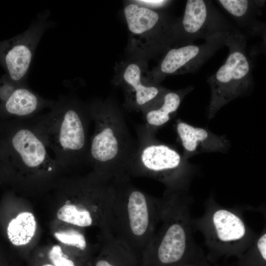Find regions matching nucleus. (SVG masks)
<instances>
[{
	"mask_svg": "<svg viewBox=\"0 0 266 266\" xmlns=\"http://www.w3.org/2000/svg\"><path fill=\"white\" fill-rule=\"evenodd\" d=\"M3 181H4V178H3L2 173V172H1V170H0V183H1Z\"/></svg>",
	"mask_w": 266,
	"mask_h": 266,
	"instance_id": "cd10ccee",
	"label": "nucleus"
},
{
	"mask_svg": "<svg viewBox=\"0 0 266 266\" xmlns=\"http://www.w3.org/2000/svg\"><path fill=\"white\" fill-rule=\"evenodd\" d=\"M34 251L54 266H79L58 244L36 247Z\"/></svg>",
	"mask_w": 266,
	"mask_h": 266,
	"instance_id": "5701e85b",
	"label": "nucleus"
},
{
	"mask_svg": "<svg viewBox=\"0 0 266 266\" xmlns=\"http://www.w3.org/2000/svg\"><path fill=\"white\" fill-rule=\"evenodd\" d=\"M233 266H266V226Z\"/></svg>",
	"mask_w": 266,
	"mask_h": 266,
	"instance_id": "412c9836",
	"label": "nucleus"
},
{
	"mask_svg": "<svg viewBox=\"0 0 266 266\" xmlns=\"http://www.w3.org/2000/svg\"><path fill=\"white\" fill-rule=\"evenodd\" d=\"M95 124L89 142L87 164L99 175L111 180L128 176L137 147L126 120L118 112L98 105L88 108Z\"/></svg>",
	"mask_w": 266,
	"mask_h": 266,
	"instance_id": "423d86ee",
	"label": "nucleus"
},
{
	"mask_svg": "<svg viewBox=\"0 0 266 266\" xmlns=\"http://www.w3.org/2000/svg\"><path fill=\"white\" fill-rule=\"evenodd\" d=\"M6 197L10 209L5 225V233L12 245L27 261L37 247L40 229L30 203L13 192Z\"/></svg>",
	"mask_w": 266,
	"mask_h": 266,
	"instance_id": "9b49d317",
	"label": "nucleus"
},
{
	"mask_svg": "<svg viewBox=\"0 0 266 266\" xmlns=\"http://www.w3.org/2000/svg\"><path fill=\"white\" fill-rule=\"evenodd\" d=\"M160 218L140 266H187L209 262L193 235L187 192L166 191Z\"/></svg>",
	"mask_w": 266,
	"mask_h": 266,
	"instance_id": "f03ea898",
	"label": "nucleus"
},
{
	"mask_svg": "<svg viewBox=\"0 0 266 266\" xmlns=\"http://www.w3.org/2000/svg\"><path fill=\"white\" fill-rule=\"evenodd\" d=\"M54 102L41 97L27 85H18L0 108V119H30Z\"/></svg>",
	"mask_w": 266,
	"mask_h": 266,
	"instance_id": "2eb2a0df",
	"label": "nucleus"
},
{
	"mask_svg": "<svg viewBox=\"0 0 266 266\" xmlns=\"http://www.w3.org/2000/svg\"><path fill=\"white\" fill-rule=\"evenodd\" d=\"M184 95L175 92L165 94L161 106L146 112L145 125L155 131L166 124L170 120L171 114L179 108Z\"/></svg>",
	"mask_w": 266,
	"mask_h": 266,
	"instance_id": "6ab92c4d",
	"label": "nucleus"
},
{
	"mask_svg": "<svg viewBox=\"0 0 266 266\" xmlns=\"http://www.w3.org/2000/svg\"><path fill=\"white\" fill-rule=\"evenodd\" d=\"M124 79L134 91L135 102L138 105H143L153 100L160 93L158 88L145 86L141 83L140 69L136 64H130L127 67L124 73Z\"/></svg>",
	"mask_w": 266,
	"mask_h": 266,
	"instance_id": "aec40b11",
	"label": "nucleus"
},
{
	"mask_svg": "<svg viewBox=\"0 0 266 266\" xmlns=\"http://www.w3.org/2000/svg\"><path fill=\"white\" fill-rule=\"evenodd\" d=\"M98 253L86 266H139L135 255L112 233L99 235Z\"/></svg>",
	"mask_w": 266,
	"mask_h": 266,
	"instance_id": "dca6fc26",
	"label": "nucleus"
},
{
	"mask_svg": "<svg viewBox=\"0 0 266 266\" xmlns=\"http://www.w3.org/2000/svg\"><path fill=\"white\" fill-rule=\"evenodd\" d=\"M0 168L4 181L31 196L52 191L66 172L28 120L20 119H0Z\"/></svg>",
	"mask_w": 266,
	"mask_h": 266,
	"instance_id": "f257e3e1",
	"label": "nucleus"
},
{
	"mask_svg": "<svg viewBox=\"0 0 266 266\" xmlns=\"http://www.w3.org/2000/svg\"><path fill=\"white\" fill-rule=\"evenodd\" d=\"M187 266H227L221 265L217 264H211L209 263V262H208L206 263H204V264H200V265H189Z\"/></svg>",
	"mask_w": 266,
	"mask_h": 266,
	"instance_id": "bb28decb",
	"label": "nucleus"
},
{
	"mask_svg": "<svg viewBox=\"0 0 266 266\" xmlns=\"http://www.w3.org/2000/svg\"><path fill=\"white\" fill-rule=\"evenodd\" d=\"M111 181L93 171L84 176L63 178L52 190L53 220L84 230L96 227L100 233L113 234Z\"/></svg>",
	"mask_w": 266,
	"mask_h": 266,
	"instance_id": "20e7f679",
	"label": "nucleus"
},
{
	"mask_svg": "<svg viewBox=\"0 0 266 266\" xmlns=\"http://www.w3.org/2000/svg\"><path fill=\"white\" fill-rule=\"evenodd\" d=\"M176 129L182 146L188 155L203 151H220L226 146L224 139L203 128L179 121Z\"/></svg>",
	"mask_w": 266,
	"mask_h": 266,
	"instance_id": "f3484780",
	"label": "nucleus"
},
{
	"mask_svg": "<svg viewBox=\"0 0 266 266\" xmlns=\"http://www.w3.org/2000/svg\"><path fill=\"white\" fill-rule=\"evenodd\" d=\"M48 10L39 12L28 29L9 39L0 41V65L14 82L26 81L36 47L44 32L53 26Z\"/></svg>",
	"mask_w": 266,
	"mask_h": 266,
	"instance_id": "9d476101",
	"label": "nucleus"
},
{
	"mask_svg": "<svg viewBox=\"0 0 266 266\" xmlns=\"http://www.w3.org/2000/svg\"><path fill=\"white\" fill-rule=\"evenodd\" d=\"M217 1L233 18L242 23L248 22L254 11L261 6L260 1L219 0Z\"/></svg>",
	"mask_w": 266,
	"mask_h": 266,
	"instance_id": "4be33fe9",
	"label": "nucleus"
},
{
	"mask_svg": "<svg viewBox=\"0 0 266 266\" xmlns=\"http://www.w3.org/2000/svg\"><path fill=\"white\" fill-rule=\"evenodd\" d=\"M27 262L29 266H54L34 250L31 254Z\"/></svg>",
	"mask_w": 266,
	"mask_h": 266,
	"instance_id": "393cba45",
	"label": "nucleus"
},
{
	"mask_svg": "<svg viewBox=\"0 0 266 266\" xmlns=\"http://www.w3.org/2000/svg\"><path fill=\"white\" fill-rule=\"evenodd\" d=\"M203 205V215L192 219V225L203 235L208 250L207 259L213 262L222 257L238 258L257 235L245 222L243 210L238 207H224L213 196Z\"/></svg>",
	"mask_w": 266,
	"mask_h": 266,
	"instance_id": "0eeeda50",
	"label": "nucleus"
},
{
	"mask_svg": "<svg viewBox=\"0 0 266 266\" xmlns=\"http://www.w3.org/2000/svg\"><path fill=\"white\" fill-rule=\"evenodd\" d=\"M113 235L140 262L160 220L162 199L154 198L132 184L130 177L111 179Z\"/></svg>",
	"mask_w": 266,
	"mask_h": 266,
	"instance_id": "39448f33",
	"label": "nucleus"
},
{
	"mask_svg": "<svg viewBox=\"0 0 266 266\" xmlns=\"http://www.w3.org/2000/svg\"><path fill=\"white\" fill-rule=\"evenodd\" d=\"M137 147L127 175L144 176L162 183L170 192H186L192 171L175 149L159 142L155 131L146 125L137 127Z\"/></svg>",
	"mask_w": 266,
	"mask_h": 266,
	"instance_id": "6e6552de",
	"label": "nucleus"
},
{
	"mask_svg": "<svg viewBox=\"0 0 266 266\" xmlns=\"http://www.w3.org/2000/svg\"><path fill=\"white\" fill-rule=\"evenodd\" d=\"M27 119L66 172L87 164L88 133L92 121L88 108L61 96L48 112Z\"/></svg>",
	"mask_w": 266,
	"mask_h": 266,
	"instance_id": "7ed1b4c3",
	"label": "nucleus"
},
{
	"mask_svg": "<svg viewBox=\"0 0 266 266\" xmlns=\"http://www.w3.org/2000/svg\"><path fill=\"white\" fill-rule=\"evenodd\" d=\"M137 1L154 7H161L165 5L168 1L163 0H141Z\"/></svg>",
	"mask_w": 266,
	"mask_h": 266,
	"instance_id": "a878e982",
	"label": "nucleus"
},
{
	"mask_svg": "<svg viewBox=\"0 0 266 266\" xmlns=\"http://www.w3.org/2000/svg\"><path fill=\"white\" fill-rule=\"evenodd\" d=\"M50 230L63 250L79 266H86L95 252L85 236V230L54 220L50 223Z\"/></svg>",
	"mask_w": 266,
	"mask_h": 266,
	"instance_id": "4468645a",
	"label": "nucleus"
},
{
	"mask_svg": "<svg viewBox=\"0 0 266 266\" xmlns=\"http://www.w3.org/2000/svg\"><path fill=\"white\" fill-rule=\"evenodd\" d=\"M124 13L129 30L136 34L142 33L153 29L160 20L157 12L133 3L125 7Z\"/></svg>",
	"mask_w": 266,
	"mask_h": 266,
	"instance_id": "a211bd4d",
	"label": "nucleus"
},
{
	"mask_svg": "<svg viewBox=\"0 0 266 266\" xmlns=\"http://www.w3.org/2000/svg\"><path fill=\"white\" fill-rule=\"evenodd\" d=\"M18 85L20 84L13 82L5 73L0 77V108Z\"/></svg>",
	"mask_w": 266,
	"mask_h": 266,
	"instance_id": "b1692460",
	"label": "nucleus"
},
{
	"mask_svg": "<svg viewBox=\"0 0 266 266\" xmlns=\"http://www.w3.org/2000/svg\"><path fill=\"white\" fill-rule=\"evenodd\" d=\"M231 33L205 40L200 44L191 43L171 49L161 63L160 71L169 74L196 72L218 49L226 45Z\"/></svg>",
	"mask_w": 266,
	"mask_h": 266,
	"instance_id": "ddd939ff",
	"label": "nucleus"
},
{
	"mask_svg": "<svg viewBox=\"0 0 266 266\" xmlns=\"http://www.w3.org/2000/svg\"><path fill=\"white\" fill-rule=\"evenodd\" d=\"M181 29L187 44L198 38L207 40L235 31L211 2L204 0L187 1Z\"/></svg>",
	"mask_w": 266,
	"mask_h": 266,
	"instance_id": "f8f14e48",
	"label": "nucleus"
},
{
	"mask_svg": "<svg viewBox=\"0 0 266 266\" xmlns=\"http://www.w3.org/2000/svg\"><path fill=\"white\" fill-rule=\"evenodd\" d=\"M226 45L229 52L225 62L207 80L211 89L209 119L223 106L248 93L253 86L252 66L247 54L244 36L233 32Z\"/></svg>",
	"mask_w": 266,
	"mask_h": 266,
	"instance_id": "1a4fd4ad",
	"label": "nucleus"
}]
</instances>
